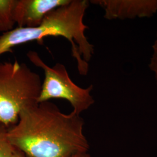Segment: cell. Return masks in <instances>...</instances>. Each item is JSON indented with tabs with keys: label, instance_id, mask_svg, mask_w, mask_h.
Here are the masks:
<instances>
[{
	"label": "cell",
	"instance_id": "cell-2",
	"mask_svg": "<svg viewBox=\"0 0 157 157\" xmlns=\"http://www.w3.org/2000/svg\"><path fill=\"white\" fill-rule=\"evenodd\" d=\"M89 5L87 0H71L48 13L37 27L19 28L0 36V56L11 52L14 47L37 41L41 44L44 38L61 36L71 43L72 56L77 62L78 72L86 75L89 63L94 54V46L88 41L85 31L88 27L83 22Z\"/></svg>",
	"mask_w": 157,
	"mask_h": 157
},
{
	"label": "cell",
	"instance_id": "cell-9",
	"mask_svg": "<svg viewBox=\"0 0 157 157\" xmlns=\"http://www.w3.org/2000/svg\"><path fill=\"white\" fill-rule=\"evenodd\" d=\"M149 67L151 70L152 72L154 73L157 84V56L153 54L152 55L150 62L149 63Z\"/></svg>",
	"mask_w": 157,
	"mask_h": 157
},
{
	"label": "cell",
	"instance_id": "cell-11",
	"mask_svg": "<svg viewBox=\"0 0 157 157\" xmlns=\"http://www.w3.org/2000/svg\"><path fill=\"white\" fill-rule=\"evenodd\" d=\"M72 157H91L90 156V154L86 152H81V153H78L75 155H73Z\"/></svg>",
	"mask_w": 157,
	"mask_h": 157
},
{
	"label": "cell",
	"instance_id": "cell-12",
	"mask_svg": "<svg viewBox=\"0 0 157 157\" xmlns=\"http://www.w3.org/2000/svg\"><path fill=\"white\" fill-rule=\"evenodd\" d=\"M152 49H153V54L157 56V38L154 43V44L152 45Z\"/></svg>",
	"mask_w": 157,
	"mask_h": 157
},
{
	"label": "cell",
	"instance_id": "cell-1",
	"mask_svg": "<svg viewBox=\"0 0 157 157\" xmlns=\"http://www.w3.org/2000/svg\"><path fill=\"white\" fill-rule=\"evenodd\" d=\"M84 124L79 114L63 113L45 101L23 109L7 136L26 157H72L89 150Z\"/></svg>",
	"mask_w": 157,
	"mask_h": 157
},
{
	"label": "cell",
	"instance_id": "cell-10",
	"mask_svg": "<svg viewBox=\"0 0 157 157\" xmlns=\"http://www.w3.org/2000/svg\"><path fill=\"white\" fill-rule=\"evenodd\" d=\"M26 157L25 154L23 153L22 152L16 148H15L13 154V157Z\"/></svg>",
	"mask_w": 157,
	"mask_h": 157
},
{
	"label": "cell",
	"instance_id": "cell-8",
	"mask_svg": "<svg viewBox=\"0 0 157 157\" xmlns=\"http://www.w3.org/2000/svg\"><path fill=\"white\" fill-rule=\"evenodd\" d=\"M8 128L0 124V157H12L15 147L7 136Z\"/></svg>",
	"mask_w": 157,
	"mask_h": 157
},
{
	"label": "cell",
	"instance_id": "cell-5",
	"mask_svg": "<svg viewBox=\"0 0 157 157\" xmlns=\"http://www.w3.org/2000/svg\"><path fill=\"white\" fill-rule=\"evenodd\" d=\"M90 2L101 7L108 20L150 17L157 13V0H93Z\"/></svg>",
	"mask_w": 157,
	"mask_h": 157
},
{
	"label": "cell",
	"instance_id": "cell-13",
	"mask_svg": "<svg viewBox=\"0 0 157 157\" xmlns=\"http://www.w3.org/2000/svg\"></svg>",
	"mask_w": 157,
	"mask_h": 157
},
{
	"label": "cell",
	"instance_id": "cell-6",
	"mask_svg": "<svg viewBox=\"0 0 157 157\" xmlns=\"http://www.w3.org/2000/svg\"><path fill=\"white\" fill-rule=\"evenodd\" d=\"M71 0H17L14 19L17 27L33 28L39 26L45 17Z\"/></svg>",
	"mask_w": 157,
	"mask_h": 157
},
{
	"label": "cell",
	"instance_id": "cell-4",
	"mask_svg": "<svg viewBox=\"0 0 157 157\" xmlns=\"http://www.w3.org/2000/svg\"><path fill=\"white\" fill-rule=\"evenodd\" d=\"M27 56L30 62L42 69L44 73L39 103L55 98L64 99L70 102L73 112L79 115L94 103L91 94L93 85L86 89L76 85L70 78L64 65L56 63L54 66L49 67L42 60L39 54L33 51H29Z\"/></svg>",
	"mask_w": 157,
	"mask_h": 157
},
{
	"label": "cell",
	"instance_id": "cell-7",
	"mask_svg": "<svg viewBox=\"0 0 157 157\" xmlns=\"http://www.w3.org/2000/svg\"><path fill=\"white\" fill-rule=\"evenodd\" d=\"M17 0H0V32L3 33L13 29L16 24L14 10Z\"/></svg>",
	"mask_w": 157,
	"mask_h": 157
},
{
	"label": "cell",
	"instance_id": "cell-3",
	"mask_svg": "<svg viewBox=\"0 0 157 157\" xmlns=\"http://www.w3.org/2000/svg\"><path fill=\"white\" fill-rule=\"evenodd\" d=\"M42 82L24 63H0V124L15 125L23 109L38 104Z\"/></svg>",
	"mask_w": 157,
	"mask_h": 157
}]
</instances>
